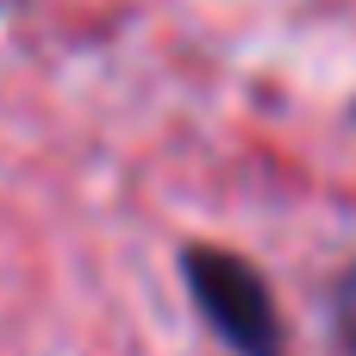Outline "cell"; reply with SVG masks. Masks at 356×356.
Returning a JSON list of instances; mask_svg holds the SVG:
<instances>
[{
  "label": "cell",
  "mask_w": 356,
  "mask_h": 356,
  "mask_svg": "<svg viewBox=\"0 0 356 356\" xmlns=\"http://www.w3.org/2000/svg\"><path fill=\"white\" fill-rule=\"evenodd\" d=\"M332 332H338L344 356H356V263L338 275V288H332Z\"/></svg>",
  "instance_id": "cell-2"
},
{
  "label": "cell",
  "mask_w": 356,
  "mask_h": 356,
  "mask_svg": "<svg viewBox=\"0 0 356 356\" xmlns=\"http://www.w3.org/2000/svg\"><path fill=\"white\" fill-rule=\"evenodd\" d=\"M350 119H356V113H350Z\"/></svg>",
  "instance_id": "cell-3"
},
{
  "label": "cell",
  "mask_w": 356,
  "mask_h": 356,
  "mask_svg": "<svg viewBox=\"0 0 356 356\" xmlns=\"http://www.w3.org/2000/svg\"><path fill=\"white\" fill-rule=\"evenodd\" d=\"M181 282L207 319V332L232 356H282V319L269 300V282L219 244H181Z\"/></svg>",
  "instance_id": "cell-1"
}]
</instances>
